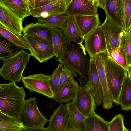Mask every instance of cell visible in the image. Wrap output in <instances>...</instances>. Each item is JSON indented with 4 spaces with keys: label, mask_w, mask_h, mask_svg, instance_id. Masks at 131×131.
Masks as SVG:
<instances>
[{
    "label": "cell",
    "mask_w": 131,
    "mask_h": 131,
    "mask_svg": "<svg viewBox=\"0 0 131 131\" xmlns=\"http://www.w3.org/2000/svg\"><path fill=\"white\" fill-rule=\"evenodd\" d=\"M84 40L81 39L73 43L68 41L61 56L56 60L78 74L80 86L85 85L87 82V72L90 61L86 57L85 47L82 44Z\"/></svg>",
    "instance_id": "obj_1"
},
{
    "label": "cell",
    "mask_w": 131,
    "mask_h": 131,
    "mask_svg": "<svg viewBox=\"0 0 131 131\" xmlns=\"http://www.w3.org/2000/svg\"><path fill=\"white\" fill-rule=\"evenodd\" d=\"M15 82L0 84V112L19 118L21 116L25 104V91Z\"/></svg>",
    "instance_id": "obj_2"
},
{
    "label": "cell",
    "mask_w": 131,
    "mask_h": 131,
    "mask_svg": "<svg viewBox=\"0 0 131 131\" xmlns=\"http://www.w3.org/2000/svg\"><path fill=\"white\" fill-rule=\"evenodd\" d=\"M31 56L30 54L22 50L3 59V64L0 69L1 76L4 80L20 82Z\"/></svg>",
    "instance_id": "obj_3"
},
{
    "label": "cell",
    "mask_w": 131,
    "mask_h": 131,
    "mask_svg": "<svg viewBox=\"0 0 131 131\" xmlns=\"http://www.w3.org/2000/svg\"><path fill=\"white\" fill-rule=\"evenodd\" d=\"M105 69L113 102L120 105V93L127 71L108 56L106 60Z\"/></svg>",
    "instance_id": "obj_4"
},
{
    "label": "cell",
    "mask_w": 131,
    "mask_h": 131,
    "mask_svg": "<svg viewBox=\"0 0 131 131\" xmlns=\"http://www.w3.org/2000/svg\"><path fill=\"white\" fill-rule=\"evenodd\" d=\"M51 79V75L40 73L26 77L23 76L21 81L24 86L31 93L35 92L52 99L54 93Z\"/></svg>",
    "instance_id": "obj_5"
},
{
    "label": "cell",
    "mask_w": 131,
    "mask_h": 131,
    "mask_svg": "<svg viewBox=\"0 0 131 131\" xmlns=\"http://www.w3.org/2000/svg\"><path fill=\"white\" fill-rule=\"evenodd\" d=\"M84 46L90 58L107 51L106 39L104 30L99 26L87 35L84 39Z\"/></svg>",
    "instance_id": "obj_6"
},
{
    "label": "cell",
    "mask_w": 131,
    "mask_h": 131,
    "mask_svg": "<svg viewBox=\"0 0 131 131\" xmlns=\"http://www.w3.org/2000/svg\"><path fill=\"white\" fill-rule=\"evenodd\" d=\"M21 116L25 125L28 127H43L48 121L40 112L35 97L26 100Z\"/></svg>",
    "instance_id": "obj_7"
},
{
    "label": "cell",
    "mask_w": 131,
    "mask_h": 131,
    "mask_svg": "<svg viewBox=\"0 0 131 131\" xmlns=\"http://www.w3.org/2000/svg\"><path fill=\"white\" fill-rule=\"evenodd\" d=\"M29 46L30 55L40 63L55 56L53 45L30 36H25Z\"/></svg>",
    "instance_id": "obj_8"
},
{
    "label": "cell",
    "mask_w": 131,
    "mask_h": 131,
    "mask_svg": "<svg viewBox=\"0 0 131 131\" xmlns=\"http://www.w3.org/2000/svg\"><path fill=\"white\" fill-rule=\"evenodd\" d=\"M101 26L105 33L107 52L118 50L119 48L121 37L124 32L122 28L107 15L105 21Z\"/></svg>",
    "instance_id": "obj_9"
},
{
    "label": "cell",
    "mask_w": 131,
    "mask_h": 131,
    "mask_svg": "<svg viewBox=\"0 0 131 131\" xmlns=\"http://www.w3.org/2000/svg\"><path fill=\"white\" fill-rule=\"evenodd\" d=\"M23 19L0 0V23L13 33L23 36Z\"/></svg>",
    "instance_id": "obj_10"
},
{
    "label": "cell",
    "mask_w": 131,
    "mask_h": 131,
    "mask_svg": "<svg viewBox=\"0 0 131 131\" xmlns=\"http://www.w3.org/2000/svg\"><path fill=\"white\" fill-rule=\"evenodd\" d=\"M79 110L87 117L95 111L97 104L85 85L80 86L73 100Z\"/></svg>",
    "instance_id": "obj_11"
},
{
    "label": "cell",
    "mask_w": 131,
    "mask_h": 131,
    "mask_svg": "<svg viewBox=\"0 0 131 131\" xmlns=\"http://www.w3.org/2000/svg\"><path fill=\"white\" fill-rule=\"evenodd\" d=\"M98 7L95 0H72L67 6L66 14L71 16L96 15Z\"/></svg>",
    "instance_id": "obj_12"
},
{
    "label": "cell",
    "mask_w": 131,
    "mask_h": 131,
    "mask_svg": "<svg viewBox=\"0 0 131 131\" xmlns=\"http://www.w3.org/2000/svg\"><path fill=\"white\" fill-rule=\"evenodd\" d=\"M88 73V81L85 85L93 96L97 104L102 103L101 85L94 58H90Z\"/></svg>",
    "instance_id": "obj_13"
},
{
    "label": "cell",
    "mask_w": 131,
    "mask_h": 131,
    "mask_svg": "<svg viewBox=\"0 0 131 131\" xmlns=\"http://www.w3.org/2000/svg\"><path fill=\"white\" fill-rule=\"evenodd\" d=\"M53 28L38 22L32 23L23 28L24 36H30L53 45Z\"/></svg>",
    "instance_id": "obj_14"
},
{
    "label": "cell",
    "mask_w": 131,
    "mask_h": 131,
    "mask_svg": "<svg viewBox=\"0 0 131 131\" xmlns=\"http://www.w3.org/2000/svg\"><path fill=\"white\" fill-rule=\"evenodd\" d=\"M48 122V127L50 131H66L69 126V121L65 105L60 103L54 110Z\"/></svg>",
    "instance_id": "obj_15"
},
{
    "label": "cell",
    "mask_w": 131,
    "mask_h": 131,
    "mask_svg": "<svg viewBox=\"0 0 131 131\" xmlns=\"http://www.w3.org/2000/svg\"><path fill=\"white\" fill-rule=\"evenodd\" d=\"M69 118V126L66 131H86V117L78 109L73 101L67 103Z\"/></svg>",
    "instance_id": "obj_16"
},
{
    "label": "cell",
    "mask_w": 131,
    "mask_h": 131,
    "mask_svg": "<svg viewBox=\"0 0 131 131\" xmlns=\"http://www.w3.org/2000/svg\"><path fill=\"white\" fill-rule=\"evenodd\" d=\"M67 6L63 2L57 0L43 7L31 9L32 16L36 18H46L58 14H66Z\"/></svg>",
    "instance_id": "obj_17"
},
{
    "label": "cell",
    "mask_w": 131,
    "mask_h": 131,
    "mask_svg": "<svg viewBox=\"0 0 131 131\" xmlns=\"http://www.w3.org/2000/svg\"><path fill=\"white\" fill-rule=\"evenodd\" d=\"M80 32L82 40L97 28L100 24L99 17L96 15H76L73 16Z\"/></svg>",
    "instance_id": "obj_18"
},
{
    "label": "cell",
    "mask_w": 131,
    "mask_h": 131,
    "mask_svg": "<svg viewBox=\"0 0 131 131\" xmlns=\"http://www.w3.org/2000/svg\"><path fill=\"white\" fill-rule=\"evenodd\" d=\"M79 87L78 83L74 79L69 81L54 93L53 99L60 103L70 102L73 100Z\"/></svg>",
    "instance_id": "obj_19"
},
{
    "label": "cell",
    "mask_w": 131,
    "mask_h": 131,
    "mask_svg": "<svg viewBox=\"0 0 131 131\" xmlns=\"http://www.w3.org/2000/svg\"><path fill=\"white\" fill-rule=\"evenodd\" d=\"M104 10L106 15L122 27L123 0H106Z\"/></svg>",
    "instance_id": "obj_20"
},
{
    "label": "cell",
    "mask_w": 131,
    "mask_h": 131,
    "mask_svg": "<svg viewBox=\"0 0 131 131\" xmlns=\"http://www.w3.org/2000/svg\"><path fill=\"white\" fill-rule=\"evenodd\" d=\"M86 131H108L109 122L105 120L95 112L86 117Z\"/></svg>",
    "instance_id": "obj_21"
},
{
    "label": "cell",
    "mask_w": 131,
    "mask_h": 131,
    "mask_svg": "<svg viewBox=\"0 0 131 131\" xmlns=\"http://www.w3.org/2000/svg\"><path fill=\"white\" fill-rule=\"evenodd\" d=\"M9 8L23 19L32 16L31 8L26 0H2Z\"/></svg>",
    "instance_id": "obj_22"
},
{
    "label": "cell",
    "mask_w": 131,
    "mask_h": 131,
    "mask_svg": "<svg viewBox=\"0 0 131 131\" xmlns=\"http://www.w3.org/2000/svg\"><path fill=\"white\" fill-rule=\"evenodd\" d=\"M0 36L9 41L19 49H29L30 48L25 36H21L9 30L0 23Z\"/></svg>",
    "instance_id": "obj_23"
},
{
    "label": "cell",
    "mask_w": 131,
    "mask_h": 131,
    "mask_svg": "<svg viewBox=\"0 0 131 131\" xmlns=\"http://www.w3.org/2000/svg\"><path fill=\"white\" fill-rule=\"evenodd\" d=\"M68 40L64 31L53 28V46L55 54V59L61 56L66 47Z\"/></svg>",
    "instance_id": "obj_24"
},
{
    "label": "cell",
    "mask_w": 131,
    "mask_h": 131,
    "mask_svg": "<svg viewBox=\"0 0 131 131\" xmlns=\"http://www.w3.org/2000/svg\"><path fill=\"white\" fill-rule=\"evenodd\" d=\"M119 100L122 110L127 111L131 110V81L127 74L123 84Z\"/></svg>",
    "instance_id": "obj_25"
},
{
    "label": "cell",
    "mask_w": 131,
    "mask_h": 131,
    "mask_svg": "<svg viewBox=\"0 0 131 131\" xmlns=\"http://www.w3.org/2000/svg\"><path fill=\"white\" fill-rule=\"evenodd\" d=\"M68 17L66 14H59L46 18L40 17L37 18V20L38 22L64 31L66 26Z\"/></svg>",
    "instance_id": "obj_26"
},
{
    "label": "cell",
    "mask_w": 131,
    "mask_h": 131,
    "mask_svg": "<svg viewBox=\"0 0 131 131\" xmlns=\"http://www.w3.org/2000/svg\"><path fill=\"white\" fill-rule=\"evenodd\" d=\"M64 31L68 41L76 43L79 37L82 40L81 34L73 16H68L66 26Z\"/></svg>",
    "instance_id": "obj_27"
},
{
    "label": "cell",
    "mask_w": 131,
    "mask_h": 131,
    "mask_svg": "<svg viewBox=\"0 0 131 131\" xmlns=\"http://www.w3.org/2000/svg\"><path fill=\"white\" fill-rule=\"evenodd\" d=\"M18 48L5 38L0 36V59L2 60L19 51Z\"/></svg>",
    "instance_id": "obj_28"
},
{
    "label": "cell",
    "mask_w": 131,
    "mask_h": 131,
    "mask_svg": "<svg viewBox=\"0 0 131 131\" xmlns=\"http://www.w3.org/2000/svg\"><path fill=\"white\" fill-rule=\"evenodd\" d=\"M124 54L128 66L131 65V33L124 32L121 38L120 47Z\"/></svg>",
    "instance_id": "obj_29"
},
{
    "label": "cell",
    "mask_w": 131,
    "mask_h": 131,
    "mask_svg": "<svg viewBox=\"0 0 131 131\" xmlns=\"http://www.w3.org/2000/svg\"><path fill=\"white\" fill-rule=\"evenodd\" d=\"M123 25L124 32L130 31L131 25V0H123Z\"/></svg>",
    "instance_id": "obj_30"
},
{
    "label": "cell",
    "mask_w": 131,
    "mask_h": 131,
    "mask_svg": "<svg viewBox=\"0 0 131 131\" xmlns=\"http://www.w3.org/2000/svg\"><path fill=\"white\" fill-rule=\"evenodd\" d=\"M107 53L113 60L127 71L128 66L124 54L121 48L119 47L117 51L114 50Z\"/></svg>",
    "instance_id": "obj_31"
},
{
    "label": "cell",
    "mask_w": 131,
    "mask_h": 131,
    "mask_svg": "<svg viewBox=\"0 0 131 131\" xmlns=\"http://www.w3.org/2000/svg\"><path fill=\"white\" fill-rule=\"evenodd\" d=\"M124 118L121 114L115 115L109 122V128L108 131H129L124 126Z\"/></svg>",
    "instance_id": "obj_32"
},
{
    "label": "cell",
    "mask_w": 131,
    "mask_h": 131,
    "mask_svg": "<svg viewBox=\"0 0 131 131\" xmlns=\"http://www.w3.org/2000/svg\"><path fill=\"white\" fill-rule=\"evenodd\" d=\"M63 68L64 66L60 63L58 67L53 71L51 75V82L54 93L60 88V82Z\"/></svg>",
    "instance_id": "obj_33"
},
{
    "label": "cell",
    "mask_w": 131,
    "mask_h": 131,
    "mask_svg": "<svg viewBox=\"0 0 131 131\" xmlns=\"http://www.w3.org/2000/svg\"><path fill=\"white\" fill-rule=\"evenodd\" d=\"M25 126L22 121L12 123L0 121V131H23Z\"/></svg>",
    "instance_id": "obj_34"
},
{
    "label": "cell",
    "mask_w": 131,
    "mask_h": 131,
    "mask_svg": "<svg viewBox=\"0 0 131 131\" xmlns=\"http://www.w3.org/2000/svg\"><path fill=\"white\" fill-rule=\"evenodd\" d=\"M75 77H77L76 73L70 68L64 66L60 82V88L68 81L74 79Z\"/></svg>",
    "instance_id": "obj_35"
},
{
    "label": "cell",
    "mask_w": 131,
    "mask_h": 131,
    "mask_svg": "<svg viewBox=\"0 0 131 131\" xmlns=\"http://www.w3.org/2000/svg\"><path fill=\"white\" fill-rule=\"evenodd\" d=\"M23 120L22 117L17 118L5 114L0 112V121L12 123L19 122Z\"/></svg>",
    "instance_id": "obj_36"
},
{
    "label": "cell",
    "mask_w": 131,
    "mask_h": 131,
    "mask_svg": "<svg viewBox=\"0 0 131 131\" xmlns=\"http://www.w3.org/2000/svg\"><path fill=\"white\" fill-rule=\"evenodd\" d=\"M57 0H35L33 8H37L52 3Z\"/></svg>",
    "instance_id": "obj_37"
},
{
    "label": "cell",
    "mask_w": 131,
    "mask_h": 131,
    "mask_svg": "<svg viewBox=\"0 0 131 131\" xmlns=\"http://www.w3.org/2000/svg\"><path fill=\"white\" fill-rule=\"evenodd\" d=\"M50 131L48 127H28L25 126L23 131Z\"/></svg>",
    "instance_id": "obj_38"
},
{
    "label": "cell",
    "mask_w": 131,
    "mask_h": 131,
    "mask_svg": "<svg viewBox=\"0 0 131 131\" xmlns=\"http://www.w3.org/2000/svg\"><path fill=\"white\" fill-rule=\"evenodd\" d=\"M98 7L104 9L105 7L106 0H95Z\"/></svg>",
    "instance_id": "obj_39"
},
{
    "label": "cell",
    "mask_w": 131,
    "mask_h": 131,
    "mask_svg": "<svg viewBox=\"0 0 131 131\" xmlns=\"http://www.w3.org/2000/svg\"><path fill=\"white\" fill-rule=\"evenodd\" d=\"M29 4L31 9L34 8L35 0H26Z\"/></svg>",
    "instance_id": "obj_40"
},
{
    "label": "cell",
    "mask_w": 131,
    "mask_h": 131,
    "mask_svg": "<svg viewBox=\"0 0 131 131\" xmlns=\"http://www.w3.org/2000/svg\"><path fill=\"white\" fill-rule=\"evenodd\" d=\"M127 71L128 77L131 81V65L128 67Z\"/></svg>",
    "instance_id": "obj_41"
},
{
    "label": "cell",
    "mask_w": 131,
    "mask_h": 131,
    "mask_svg": "<svg viewBox=\"0 0 131 131\" xmlns=\"http://www.w3.org/2000/svg\"><path fill=\"white\" fill-rule=\"evenodd\" d=\"M63 2L67 5L72 0H60Z\"/></svg>",
    "instance_id": "obj_42"
},
{
    "label": "cell",
    "mask_w": 131,
    "mask_h": 131,
    "mask_svg": "<svg viewBox=\"0 0 131 131\" xmlns=\"http://www.w3.org/2000/svg\"><path fill=\"white\" fill-rule=\"evenodd\" d=\"M129 30H130V31L131 30V25L130 27L129 28Z\"/></svg>",
    "instance_id": "obj_43"
},
{
    "label": "cell",
    "mask_w": 131,
    "mask_h": 131,
    "mask_svg": "<svg viewBox=\"0 0 131 131\" xmlns=\"http://www.w3.org/2000/svg\"><path fill=\"white\" fill-rule=\"evenodd\" d=\"M130 32L131 33V30H130Z\"/></svg>",
    "instance_id": "obj_44"
},
{
    "label": "cell",
    "mask_w": 131,
    "mask_h": 131,
    "mask_svg": "<svg viewBox=\"0 0 131 131\" xmlns=\"http://www.w3.org/2000/svg\"></svg>",
    "instance_id": "obj_45"
}]
</instances>
